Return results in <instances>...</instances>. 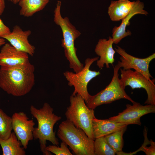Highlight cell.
<instances>
[{
	"label": "cell",
	"instance_id": "6da1fadb",
	"mask_svg": "<svg viewBox=\"0 0 155 155\" xmlns=\"http://www.w3.org/2000/svg\"><path fill=\"white\" fill-rule=\"evenodd\" d=\"M34 65L30 62L15 67H0V87L14 96H24L34 85Z\"/></svg>",
	"mask_w": 155,
	"mask_h": 155
},
{
	"label": "cell",
	"instance_id": "7a4b0ae2",
	"mask_svg": "<svg viewBox=\"0 0 155 155\" xmlns=\"http://www.w3.org/2000/svg\"><path fill=\"white\" fill-rule=\"evenodd\" d=\"M53 109L48 103L45 102L42 107L37 109L33 105L30 108V113L37 121L38 126L33 131L34 138L38 139L41 152L43 155H51L46 149V141L58 146V140L53 131L55 124L62 118L53 113Z\"/></svg>",
	"mask_w": 155,
	"mask_h": 155
},
{
	"label": "cell",
	"instance_id": "3957f363",
	"mask_svg": "<svg viewBox=\"0 0 155 155\" xmlns=\"http://www.w3.org/2000/svg\"><path fill=\"white\" fill-rule=\"evenodd\" d=\"M61 1H58L54 11V20L62 31L61 46L64 48L65 57L69 62V67L75 73H77L84 67L77 55L74 44L75 41L80 36L81 33L70 22L68 17H62L61 13Z\"/></svg>",
	"mask_w": 155,
	"mask_h": 155
},
{
	"label": "cell",
	"instance_id": "277c9868",
	"mask_svg": "<svg viewBox=\"0 0 155 155\" xmlns=\"http://www.w3.org/2000/svg\"><path fill=\"white\" fill-rule=\"evenodd\" d=\"M58 137L76 155H94V140L67 119L63 121L57 132Z\"/></svg>",
	"mask_w": 155,
	"mask_h": 155
},
{
	"label": "cell",
	"instance_id": "5b68a950",
	"mask_svg": "<svg viewBox=\"0 0 155 155\" xmlns=\"http://www.w3.org/2000/svg\"><path fill=\"white\" fill-rule=\"evenodd\" d=\"M70 105L65 113L67 119L76 127L82 129L90 138H95L92 128V120L95 117L94 109L89 108L79 95H71Z\"/></svg>",
	"mask_w": 155,
	"mask_h": 155
},
{
	"label": "cell",
	"instance_id": "8992f818",
	"mask_svg": "<svg viewBox=\"0 0 155 155\" xmlns=\"http://www.w3.org/2000/svg\"><path fill=\"white\" fill-rule=\"evenodd\" d=\"M120 68L117 64L114 67L113 76L111 82L104 89L91 96L86 104L89 108L94 109L100 105L110 103L121 99L127 100L132 103L135 102L127 94L125 87L119 78L118 71Z\"/></svg>",
	"mask_w": 155,
	"mask_h": 155
},
{
	"label": "cell",
	"instance_id": "52a82bcc",
	"mask_svg": "<svg viewBox=\"0 0 155 155\" xmlns=\"http://www.w3.org/2000/svg\"><path fill=\"white\" fill-rule=\"evenodd\" d=\"M99 58V57H97L86 59L84 68L79 72L74 73L66 71L63 73L64 75L68 82V85L74 87V91L72 94H78L84 99L86 104L92 96L88 92V84L92 79L100 74L99 71L90 70V67Z\"/></svg>",
	"mask_w": 155,
	"mask_h": 155
},
{
	"label": "cell",
	"instance_id": "ba28073f",
	"mask_svg": "<svg viewBox=\"0 0 155 155\" xmlns=\"http://www.w3.org/2000/svg\"><path fill=\"white\" fill-rule=\"evenodd\" d=\"M120 69V79L124 87L129 86L132 90L137 88L144 89L147 94V98L144 104L155 105V79L149 80L141 73L131 69Z\"/></svg>",
	"mask_w": 155,
	"mask_h": 155
},
{
	"label": "cell",
	"instance_id": "9c48e42d",
	"mask_svg": "<svg viewBox=\"0 0 155 155\" xmlns=\"http://www.w3.org/2000/svg\"><path fill=\"white\" fill-rule=\"evenodd\" d=\"M116 46L115 51L120 55V61H118L117 64L120 68L122 67L124 70L133 69L149 80L152 78L149 72V67L150 62L155 58V53L145 58H140L127 53L120 47Z\"/></svg>",
	"mask_w": 155,
	"mask_h": 155
},
{
	"label": "cell",
	"instance_id": "30bf717a",
	"mask_svg": "<svg viewBox=\"0 0 155 155\" xmlns=\"http://www.w3.org/2000/svg\"><path fill=\"white\" fill-rule=\"evenodd\" d=\"M155 113V105L151 104L143 105L135 102L132 105L127 104L126 109L123 112L109 119L127 125L134 124L141 125L140 118L142 116L148 113Z\"/></svg>",
	"mask_w": 155,
	"mask_h": 155
},
{
	"label": "cell",
	"instance_id": "8fae6325",
	"mask_svg": "<svg viewBox=\"0 0 155 155\" xmlns=\"http://www.w3.org/2000/svg\"><path fill=\"white\" fill-rule=\"evenodd\" d=\"M11 118L13 130L23 147L26 149L29 141L34 139L33 131L35 123L23 112L14 113Z\"/></svg>",
	"mask_w": 155,
	"mask_h": 155
},
{
	"label": "cell",
	"instance_id": "7c38bea8",
	"mask_svg": "<svg viewBox=\"0 0 155 155\" xmlns=\"http://www.w3.org/2000/svg\"><path fill=\"white\" fill-rule=\"evenodd\" d=\"M31 33L30 30H23L19 26L16 25L13 27L11 32L1 38L8 41L10 44L17 50L25 52L33 56L35 48L30 43L28 39Z\"/></svg>",
	"mask_w": 155,
	"mask_h": 155
},
{
	"label": "cell",
	"instance_id": "4fadbf2b",
	"mask_svg": "<svg viewBox=\"0 0 155 155\" xmlns=\"http://www.w3.org/2000/svg\"><path fill=\"white\" fill-rule=\"evenodd\" d=\"M29 62L28 55L17 50L10 43H5L0 51V66L15 67Z\"/></svg>",
	"mask_w": 155,
	"mask_h": 155
},
{
	"label": "cell",
	"instance_id": "5bb4252c",
	"mask_svg": "<svg viewBox=\"0 0 155 155\" xmlns=\"http://www.w3.org/2000/svg\"><path fill=\"white\" fill-rule=\"evenodd\" d=\"M144 5L139 0L135 1L134 5L129 14L122 20L118 26H115L112 30V38L113 43L118 44L125 37L130 36L131 33L129 30H126V27L130 24V20L134 16L137 14L147 16V11L144 9Z\"/></svg>",
	"mask_w": 155,
	"mask_h": 155
},
{
	"label": "cell",
	"instance_id": "9a60e30c",
	"mask_svg": "<svg viewBox=\"0 0 155 155\" xmlns=\"http://www.w3.org/2000/svg\"><path fill=\"white\" fill-rule=\"evenodd\" d=\"M113 41L111 36L108 39L105 38L99 40L96 46L94 51L100 57L97 61V65L102 69L105 65L107 68H109V64H113L115 61L114 55L115 51L113 48Z\"/></svg>",
	"mask_w": 155,
	"mask_h": 155
},
{
	"label": "cell",
	"instance_id": "2e32d148",
	"mask_svg": "<svg viewBox=\"0 0 155 155\" xmlns=\"http://www.w3.org/2000/svg\"><path fill=\"white\" fill-rule=\"evenodd\" d=\"M92 122L95 139L109 135L127 125L124 123L117 122L109 119H98L95 117L93 119Z\"/></svg>",
	"mask_w": 155,
	"mask_h": 155
},
{
	"label": "cell",
	"instance_id": "e0dca14e",
	"mask_svg": "<svg viewBox=\"0 0 155 155\" xmlns=\"http://www.w3.org/2000/svg\"><path fill=\"white\" fill-rule=\"evenodd\" d=\"M135 3V1L129 0L112 1L108 10L111 20L114 22L122 20L131 11Z\"/></svg>",
	"mask_w": 155,
	"mask_h": 155
},
{
	"label": "cell",
	"instance_id": "ac0fdd59",
	"mask_svg": "<svg viewBox=\"0 0 155 155\" xmlns=\"http://www.w3.org/2000/svg\"><path fill=\"white\" fill-rule=\"evenodd\" d=\"M3 155H25V149L14 132L6 140L0 138Z\"/></svg>",
	"mask_w": 155,
	"mask_h": 155
},
{
	"label": "cell",
	"instance_id": "d6986e66",
	"mask_svg": "<svg viewBox=\"0 0 155 155\" xmlns=\"http://www.w3.org/2000/svg\"><path fill=\"white\" fill-rule=\"evenodd\" d=\"M49 1V0H22L18 3L21 7L20 14L25 17H31L42 10Z\"/></svg>",
	"mask_w": 155,
	"mask_h": 155
},
{
	"label": "cell",
	"instance_id": "ffe728a7",
	"mask_svg": "<svg viewBox=\"0 0 155 155\" xmlns=\"http://www.w3.org/2000/svg\"><path fill=\"white\" fill-rule=\"evenodd\" d=\"M127 126L104 136L107 143L116 152L122 151L123 146V135Z\"/></svg>",
	"mask_w": 155,
	"mask_h": 155
},
{
	"label": "cell",
	"instance_id": "44dd1931",
	"mask_svg": "<svg viewBox=\"0 0 155 155\" xmlns=\"http://www.w3.org/2000/svg\"><path fill=\"white\" fill-rule=\"evenodd\" d=\"M13 130L12 119L0 108V138L6 140Z\"/></svg>",
	"mask_w": 155,
	"mask_h": 155
},
{
	"label": "cell",
	"instance_id": "7402d4cb",
	"mask_svg": "<svg viewBox=\"0 0 155 155\" xmlns=\"http://www.w3.org/2000/svg\"><path fill=\"white\" fill-rule=\"evenodd\" d=\"M94 147V155H115L116 154L107 143L104 136L95 139Z\"/></svg>",
	"mask_w": 155,
	"mask_h": 155
},
{
	"label": "cell",
	"instance_id": "603a6c76",
	"mask_svg": "<svg viewBox=\"0 0 155 155\" xmlns=\"http://www.w3.org/2000/svg\"><path fill=\"white\" fill-rule=\"evenodd\" d=\"M46 150L56 155H72L67 147V145L63 142L60 144V147L56 145L46 146Z\"/></svg>",
	"mask_w": 155,
	"mask_h": 155
},
{
	"label": "cell",
	"instance_id": "cb8c5ba5",
	"mask_svg": "<svg viewBox=\"0 0 155 155\" xmlns=\"http://www.w3.org/2000/svg\"><path fill=\"white\" fill-rule=\"evenodd\" d=\"M147 131L146 128L145 127L144 130V142L142 146L138 150L133 152L129 153L124 152L122 151L116 152V154L118 155H133L136 154L137 152L142 151L143 147L147 146L148 145L150 144V142L148 139L147 136Z\"/></svg>",
	"mask_w": 155,
	"mask_h": 155
},
{
	"label": "cell",
	"instance_id": "d4e9b609",
	"mask_svg": "<svg viewBox=\"0 0 155 155\" xmlns=\"http://www.w3.org/2000/svg\"><path fill=\"white\" fill-rule=\"evenodd\" d=\"M150 146L148 147L146 146L143 148L142 151L144 152L146 155L155 154V142L152 140H150Z\"/></svg>",
	"mask_w": 155,
	"mask_h": 155
},
{
	"label": "cell",
	"instance_id": "484cf974",
	"mask_svg": "<svg viewBox=\"0 0 155 155\" xmlns=\"http://www.w3.org/2000/svg\"><path fill=\"white\" fill-rule=\"evenodd\" d=\"M11 32L9 27L4 24L0 18V37L9 33Z\"/></svg>",
	"mask_w": 155,
	"mask_h": 155
},
{
	"label": "cell",
	"instance_id": "4316f807",
	"mask_svg": "<svg viewBox=\"0 0 155 155\" xmlns=\"http://www.w3.org/2000/svg\"><path fill=\"white\" fill-rule=\"evenodd\" d=\"M5 7V0H0V16L3 13Z\"/></svg>",
	"mask_w": 155,
	"mask_h": 155
},
{
	"label": "cell",
	"instance_id": "83f0119b",
	"mask_svg": "<svg viewBox=\"0 0 155 155\" xmlns=\"http://www.w3.org/2000/svg\"><path fill=\"white\" fill-rule=\"evenodd\" d=\"M5 43V39L3 38L0 37V47L3 45Z\"/></svg>",
	"mask_w": 155,
	"mask_h": 155
},
{
	"label": "cell",
	"instance_id": "f1b7e54d",
	"mask_svg": "<svg viewBox=\"0 0 155 155\" xmlns=\"http://www.w3.org/2000/svg\"><path fill=\"white\" fill-rule=\"evenodd\" d=\"M13 3L14 4H16L17 3H18L19 2L22 0H7Z\"/></svg>",
	"mask_w": 155,
	"mask_h": 155
}]
</instances>
